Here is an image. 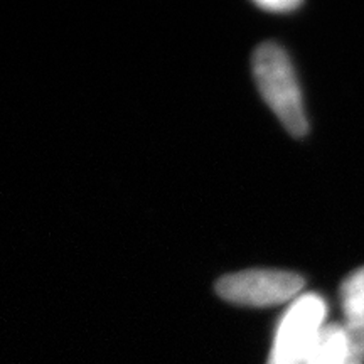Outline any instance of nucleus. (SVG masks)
I'll use <instances>...</instances> for the list:
<instances>
[{
    "label": "nucleus",
    "instance_id": "nucleus-7",
    "mask_svg": "<svg viewBox=\"0 0 364 364\" xmlns=\"http://www.w3.org/2000/svg\"><path fill=\"white\" fill-rule=\"evenodd\" d=\"M349 334H351V341L354 348L358 349V353L361 354L364 359V329H353V327H348Z\"/></svg>",
    "mask_w": 364,
    "mask_h": 364
},
{
    "label": "nucleus",
    "instance_id": "nucleus-4",
    "mask_svg": "<svg viewBox=\"0 0 364 364\" xmlns=\"http://www.w3.org/2000/svg\"><path fill=\"white\" fill-rule=\"evenodd\" d=\"M348 327L324 326L304 364H363Z\"/></svg>",
    "mask_w": 364,
    "mask_h": 364
},
{
    "label": "nucleus",
    "instance_id": "nucleus-6",
    "mask_svg": "<svg viewBox=\"0 0 364 364\" xmlns=\"http://www.w3.org/2000/svg\"><path fill=\"white\" fill-rule=\"evenodd\" d=\"M299 6L300 2H294V0H265V2H258V7L273 12H289Z\"/></svg>",
    "mask_w": 364,
    "mask_h": 364
},
{
    "label": "nucleus",
    "instance_id": "nucleus-1",
    "mask_svg": "<svg viewBox=\"0 0 364 364\" xmlns=\"http://www.w3.org/2000/svg\"><path fill=\"white\" fill-rule=\"evenodd\" d=\"M253 75L263 100L294 136H304L309 122L297 76L279 44L265 43L253 54Z\"/></svg>",
    "mask_w": 364,
    "mask_h": 364
},
{
    "label": "nucleus",
    "instance_id": "nucleus-3",
    "mask_svg": "<svg viewBox=\"0 0 364 364\" xmlns=\"http://www.w3.org/2000/svg\"><path fill=\"white\" fill-rule=\"evenodd\" d=\"M304 287L297 273L284 270H247L223 277L216 284L221 299L250 307L284 304L295 297Z\"/></svg>",
    "mask_w": 364,
    "mask_h": 364
},
{
    "label": "nucleus",
    "instance_id": "nucleus-5",
    "mask_svg": "<svg viewBox=\"0 0 364 364\" xmlns=\"http://www.w3.org/2000/svg\"><path fill=\"white\" fill-rule=\"evenodd\" d=\"M341 304L348 327L364 329V267L344 280L341 287Z\"/></svg>",
    "mask_w": 364,
    "mask_h": 364
},
{
    "label": "nucleus",
    "instance_id": "nucleus-2",
    "mask_svg": "<svg viewBox=\"0 0 364 364\" xmlns=\"http://www.w3.org/2000/svg\"><path fill=\"white\" fill-rule=\"evenodd\" d=\"M327 306L316 294L295 300L280 321L268 364H304L324 329Z\"/></svg>",
    "mask_w": 364,
    "mask_h": 364
}]
</instances>
